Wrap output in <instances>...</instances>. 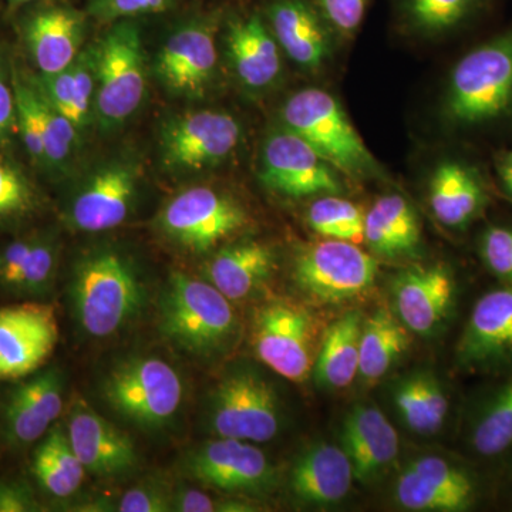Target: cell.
I'll list each match as a JSON object with an SVG mask.
<instances>
[{
    "label": "cell",
    "mask_w": 512,
    "mask_h": 512,
    "mask_svg": "<svg viewBox=\"0 0 512 512\" xmlns=\"http://www.w3.org/2000/svg\"><path fill=\"white\" fill-rule=\"evenodd\" d=\"M254 349L258 359L279 376L303 382L315 363L311 316L291 303L262 306L255 316Z\"/></svg>",
    "instance_id": "4fadbf2b"
},
{
    "label": "cell",
    "mask_w": 512,
    "mask_h": 512,
    "mask_svg": "<svg viewBox=\"0 0 512 512\" xmlns=\"http://www.w3.org/2000/svg\"><path fill=\"white\" fill-rule=\"evenodd\" d=\"M430 204L441 224L466 227L483 210V184L471 168L447 161L436 168L431 178Z\"/></svg>",
    "instance_id": "d4e9b609"
},
{
    "label": "cell",
    "mask_w": 512,
    "mask_h": 512,
    "mask_svg": "<svg viewBox=\"0 0 512 512\" xmlns=\"http://www.w3.org/2000/svg\"><path fill=\"white\" fill-rule=\"evenodd\" d=\"M355 473L348 454L335 444L320 443L296 460L291 471V490L303 503H339L352 488Z\"/></svg>",
    "instance_id": "7402d4cb"
},
{
    "label": "cell",
    "mask_w": 512,
    "mask_h": 512,
    "mask_svg": "<svg viewBox=\"0 0 512 512\" xmlns=\"http://www.w3.org/2000/svg\"><path fill=\"white\" fill-rule=\"evenodd\" d=\"M60 244L53 232H36L18 275L10 284L8 295L42 301L56 282L59 271Z\"/></svg>",
    "instance_id": "1f68e13d"
},
{
    "label": "cell",
    "mask_w": 512,
    "mask_h": 512,
    "mask_svg": "<svg viewBox=\"0 0 512 512\" xmlns=\"http://www.w3.org/2000/svg\"><path fill=\"white\" fill-rule=\"evenodd\" d=\"M259 178L268 190L292 198L342 190L335 167L289 130L266 141Z\"/></svg>",
    "instance_id": "9a60e30c"
},
{
    "label": "cell",
    "mask_w": 512,
    "mask_h": 512,
    "mask_svg": "<svg viewBox=\"0 0 512 512\" xmlns=\"http://www.w3.org/2000/svg\"><path fill=\"white\" fill-rule=\"evenodd\" d=\"M409 348V338L399 320L386 309H379L363 320L360 338L359 373L366 382L382 379Z\"/></svg>",
    "instance_id": "4dcf8cb0"
},
{
    "label": "cell",
    "mask_w": 512,
    "mask_h": 512,
    "mask_svg": "<svg viewBox=\"0 0 512 512\" xmlns=\"http://www.w3.org/2000/svg\"><path fill=\"white\" fill-rule=\"evenodd\" d=\"M96 86V69H94V53H83L73 63V104L72 123L80 130L89 116L90 103Z\"/></svg>",
    "instance_id": "7bdbcfd3"
},
{
    "label": "cell",
    "mask_w": 512,
    "mask_h": 512,
    "mask_svg": "<svg viewBox=\"0 0 512 512\" xmlns=\"http://www.w3.org/2000/svg\"><path fill=\"white\" fill-rule=\"evenodd\" d=\"M447 116L458 126H481L512 109V28L471 50L451 73Z\"/></svg>",
    "instance_id": "277c9868"
},
{
    "label": "cell",
    "mask_w": 512,
    "mask_h": 512,
    "mask_svg": "<svg viewBox=\"0 0 512 512\" xmlns=\"http://www.w3.org/2000/svg\"><path fill=\"white\" fill-rule=\"evenodd\" d=\"M241 138L238 121L222 111H191L168 121L161 134V156L174 171H200L220 164Z\"/></svg>",
    "instance_id": "7c38bea8"
},
{
    "label": "cell",
    "mask_w": 512,
    "mask_h": 512,
    "mask_svg": "<svg viewBox=\"0 0 512 512\" xmlns=\"http://www.w3.org/2000/svg\"><path fill=\"white\" fill-rule=\"evenodd\" d=\"M399 447L396 430L377 407L359 404L343 421L342 448L360 483L382 476L399 454Z\"/></svg>",
    "instance_id": "44dd1931"
},
{
    "label": "cell",
    "mask_w": 512,
    "mask_h": 512,
    "mask_svg": "<svg viewBox=\"0 0 512 512\" xmlns=\"http://www.w3.org/2000/svg\"><path fill=\"white\" fill-rule=\"evenodd\" d=\"M60 329L56 308L28 299L0 308V382L26 379L55 352Z\"/></svg>",
    "instance_id": "8fae6325"
},
{
    "label": "cell",
    "mask_w": 512,
    "mask_h": 512,
    "mask_svg": "<svg viewBox=\"0 0 512 512\" xmlns=\"http://www.w3.org/2000/svg\"><path fill=\"white\" fill-rule=\"evenodd\" d=\"M227 501H217L200 490L188 484H177L173 488L171 510L173 512H228Z\"/></svg>",
    "instance_id": "f6af8a7d"
},
{
    "label": "cell",
    "mask_w": 512,
    "mask_h": 512,
    "mask_svg": "<svg viewBox=\"0 0 512 512\" xmlns=\"http://www.w3.org/2000/svg\"><path fill=\"white\" fill-rule=\"evenodd\" d=\"M480 251L487 268L512 285V228H488L481 238Z\"/></svg>",
    "instance_id": "b9f144b4"
},
{
    "label": "cell",
    "mask_w": 512,
    "mask_h": 512,
    "mask_svg": "<svg viewBox=\"0 0 512 512\" xmlns=\"http://www.w3.org/2000/svg\"><path fill=\"white\" fill-rule=\"evenodd\" d=\"M276 40L293 62L316 69L328 56V39L315 12L302 0H282L271 10Z\"/></svg>",
    "instance_id": "f1b7e54d"
},
{
    "label": "cell",
    "mask_w": 512,
    "mask_h": 512,
    "mask_svg": "<svg viewBox=\"0 0 512 512\" xmlns=\"http://www.w3.org/2000/svg\"><path fill=\"white\" fill-rule=\"evenodd\" d=\"M480 0H407L410 16L419 28L443 32L466 20Z\"/></svg>",
    "instance_id": "74e56055"
},
{
    "label": "cell",
    "mask_w": 512,
    "mask_h": 512,
    "mask_svg": "<svg viewBox=\"0 0 512 512\" xmlns=\"http://www.w3.org/2000/svg\"><path fill=\"white\" fill-rule=\"evenodd\" d=\"M286 127L309 144L328 163L349 174L375 167L362 137L339 101L320 89L293 94L284 107Z\"/></svg>",
    "instance_id": "8992f818"
},
{
    "label": "cell",
    "mask_w": 512,
    "mask_h": 512,
    "mask_svg": "<svg viewBox=\"0 0 512 512\" xmlns=\"http://www.w3.org/2000/svg\"><path fill=\"white\" fill-rule=\"evenodd\" d=\"M32 471L36 483L50 497L66 500L82 488L87 473L63 424L56 423L37 444Z\"/></svg>",
    "instance_id": "f546056e"
},
{
    "label": "cell",
    "mask_w": 512,
    "mask_h": 512,
    "mask_svg": "<svg viewBox=\"0 0 512 512\" xmlns=\"http://www.w3.org/2000/svg\"><path fill=\"white\" fill-rule=\"evenodd\" d=\"M471 444L484 457L498 456L512 446V380L485 403L474 423Z\"/></svg>",
    "instance_id": "d6a6232c"
},
{
    "label": "cell",
    "mask_w": 512,
    "mask_h": 512,
    "mask_svg": "<svg viewBox=\"0 0 512 512\" xmlns=\"http://www.w3.org/2000/svg\"><path fill=\"white\" fill-rule=\"evenodd\" d=\"M498 174H500L505 191L512 195V150L501 158L500 164H498Z\"/></svg>",
    "instance_id": "f907efd6"
},
{
    "label": "cell",
    "mask_w": 512,
    "mask_h": 512,
    "mask_svg": "<svg viewBox=\"0 0 512 512\" xmlns=\"http://www.w3.org/2000/svg\"><path fill=\"white\" fill-rule=\"evenodd\" d=\"M157 328L173 348L208 362L232 348L238 319L231 301L205 279L175 271L158 296Z\"/></svg>",
    "instance_id": "7a4b0ae2"
},
{
    "label": "cell",
    "mask_w": 512,
    "mask_h": 512,
    "mask_svg": "<svg viewBox=\"0 0 512 512\" xmlns=\"http://www.w3.org/2000/svg\"><path fill=\"white\" fill-rule=\"evenodd\" d=\"M275 255L268 245L248 241L220 249L204 266L202 279L229 301H244L271 278Z\"/></svg>",
    "instance_id": "603a6c76"
},
{
    "label": "cell",
    "mask_w": 512,
    "mask_h": 512,
    "mask_svg": "<svg viewBox=\"0 0 512 512\" xmlns=\"http://www.w3.org/2000/svg\"><path fill=\"white\" fill-rule=\"evenodd\" d=\"M111 412L146 433L170 429L185 402V380L173 363L150 353L117 360L100 380Z\"/></svg>",
    "instance_id": "3957f363"
},
{
    "label": "cell",
    "mask_w": 512,
    "mask_h": 512,
    "mask_svg": "<svg viewBox=\"0 0 512 512\" xmlns=\"http://www.w3.org/2000/svg\"><path fill=\"white\" fill-rule=\"evenodd\" d=\"M457 360L470 370L512 366V285L485 293L474 306L457 345Z\"/></svg>",
    "instance_id": "ac0fdd59"
},
{
    "label": "cell",
    "mask_w": 512,
    "mask_h": 512,
    "mask_svg": "<svg viewBox=\"0 0 512 512\" xmlns=\"http://www.w3.org/2000/svg\"><path fill=\"white\" fill-rule=\"evenodd\" d=\"M35 103L42 131L45 164L57 170L72 156L77 128L47 101L39 89H35Z\"/></svg>",
    "instance_id": "e575fe53"
},
{
    "label": "cell",
    "mask_w": 512,
    "mask_h": 512,
    "mask_svg": "<svg viewBox=\"0 0 512 512\" xmlns=\"http://www.w3.org/2000/svg\"><path fill=\"white\" fill-rule=\"evenodd\" d=\"M18 128L15 92L0 73V141L6 140Z\"/></svg>",
    "instance_id": "681fc988"
},
{
    "label": "cell",
    "mask_w": 512,
    "mask_h": 512,
    "mask_svg": "<svg viewBox=\"0 0 512 512\" xmlns=\"http://www.w3.org/2000/svg\"><path fill=\"white\" fill-rule=\"evenodd\" d=\"M377 262L356 244L328 239L305 249L293 266V279L315 301L339 303L365 293L375 282Z\"/></svg>",
    "instance_id": "30bf717a"
},
{
    "label": "cell",
    "mask_w": 512,
    "mask_h": 512,
    "mask_svg": "<svg viewBox=\"0 0 512 512\" xmlns=\"http://www.w3.org/2000/svg\"><path fill=\"white\" fill-rule=\"evenodd\" d=\"M45 510L32 487L22 480L0 478V512H40Z\"/></svg>",
    "instance_id": "ee69618b"
},
{
    "label": "cell",
    "mask_w": 512,
    "mask_h": 512,
    "mask_svg": "<svg viewBox=\"0 0 512 512\" xmlns=\"http://www.w3.org/2000/svg\"><path fill=\"white\" fill-rule=\"evenodd\" d=\"M454 292V278L446 266H420L397 276L393 285L394 308L407 328L417 335L429 336L450 313Z\"/></svg>",
    "instance_id": "d6986e66"
},
{
    "label": "cell",
    "mask_w": 512,
    "mask_h": 512,
    "mask_svg": "<svg viewBox=\"0 0 512 512\" xmlns=\"http://www.w3.org/2000/svg\"><path fill=\"white\" fill-rule=\"evenodd\" d=\"M369 0H319L326 18L340 30L352 33L359 28Z\"/></svg>",
    "instance_id": "bcb514c9"
},
{
    "label": "cell",
    "mask_w": 512,
    "mask_h": 512,
    "mask_svg": "<svg viewBox=\"0 0 512 512\" xmlns=\"http://www.w3.org/2000/svg\"><path fill=\"white\" fill-rule=\"evenodd\" d=\"M36 207V192L25 175L0 160V222L23 220Z\"/></svg>",
    "instance_id": "f35d334b"
},
{
    "label": "cell",
    "mask_w": 512,
    "mask_h": 512,
    "mask_svg": "<svg viewBox=\"0 0 512 512\" xmlns=\"http://www.w3.org/2000/svg\"><path fill=\"white\" fill-rule=\"evenodd\" d=\"M424 376L413 375L397 384L394 389V404L410 430L419 434H433L427 407Z\"/></svg>",
    "instance_id": "ab89813d"
},
{
    "label": "cell",
    "mask_w": 512,
    "mask_h": 512,
    "mask_svg": "<svg viewBox=\"0 0 512 512\" xmlns=\"http://www.w3.org/2000/svg\"><path fill=\"white\" fill-rule=\"evenodd\" d=\"M13 2L25 3V2H30V0H13Z\"/></svg>",
    "instance_id": "816d5d0a"
},
{
    "label": "cell",
    "mask_w": 512,
    "mask_h": 512,
    "mask_svg": "<svg viewBox=\"0 0 512 512\" xmlns=\"http://www.w3.org/2000/svg\"><path fill=\"white\" fill-rule=\"evenodd\" d=\"M137 192L138 173L133 165H106L73 195L66 220L77 231L90 234L110 231L130 217Z\"/></svg>",
    "instance_id": "e0dca14e"
},
{
    "label": "cell",
    "mask_w": 512,
    "mask_h": 512,
    "mask_svg": "<svg viewBox=\"0 0 512 512\" xmlns=\"http://www.w3.org/2000/svg\"><path fill=\"white\" fill-rule=\"evenodd\" d=\"M83 20L67 9H49L30 20L28 43L33 59L45 76L69 69L77 59Z\"/></svg>",
    "instance_id": "cb8c5ba5"
},
{
    "label": "cell",
    "mask_w": 512,
    "mask_h": 512,
    "mask_svg": "<svg viewBox=\"0 0 512 512\" xmlns=\"http://www.w3.org/2000/svg\"><path fill=\"white\" fill-rule=\"evenodd\" d=\"M416 212L400 195H386L365 218V241L376 254L394 258L410 255L420 244Z\"/></svg>",
    "instance_id": "83f0119b"
},
{
    "label": "cell",
    "mask_w": 512,
    "mask_h": 512,
    "mask_svg": "<svg viewBox=\"0 0 512 512\" xmlns=\"http://www.w3.org/2000/svg\"><path fill=\"white\" fill-rule=\"evenodd\" d=\"M247 221L244 208L228 195L208 187H192L164 205L157 225L175 247L204 254L237 234Z\"/></svg>",
    "instance_id": "ba28073f"
},
{
    "label": "cell",
    "mask_w": 512,
    "mask_h": 512,
    "mask_svg": "<svg viewBox=\"0 0 512 512\" xmlns=\"http://www.w3.org/2000/svg\"><path fill=\"white\" fill-rule=\"evenodd\" d=\"M397 503L410 511L460 512L470 510L463 501L424 480L410 468L400 476L394 490Z\"/></svg>",
    "instance_id": "d590c367"
},
{
    "label": "cell",
    "mask_w": 512,
    "mask_h": 512,
    "mask_svg": "<svg viewBox=\"0 0 512 512\" xmlns=\"http://www.w3.org/2000/svg\"><path fill=\"white\" fill-rule=\"evenodd\" d=\"M229 59L245 86L262 89L281 69L278 45L258 18L238 20L228 35Z\"/></svg>",
    "instance_id": "484cf974"
},
{
    "label": "cell",
    "mask_w": 512,
    "mask_h": 512,
    "mask_svg": "<svg viewBox=\"0 0 512 512\" xmlns=\"http://www.w3.org/2000/svg\"><path fill=\"white\" fill-rule=\"evenodd\" d=\"M64 429L90 476L117 480L136 470L138 454L133 440L82 397L73 400Z\"/></svg>",
    "instance_id": "2e32d148"
},
{
    "label": "cell",
    "mask_w": 512,
    "mask_h": 512,
    "mask_svg": "<svg viewBox=\"0 0 512 512\" xmlns=\"http://www.w3.org/2000/svg\"><path fill=\"white\" fill-rule=\"evenodd\" d=\"M362 328L360 312L350 311L326 329L312 369L319 386L342 389L355 380L359 373Z\"/></svg>",
    "instance_id": "4316f807"
},
{
    "label": "cell",
    "mask_w": 512,
    "mask_h": 512,
    "mask_svg": "<svg viewBox=\"0 0 512 512\" xmlns=\"http://www.w3.org/2000/svg\"><path fill=\"white\" fill-rule=\"evenodd\" d=\"M66 379L57 366L37 370L16 384L6 397L0 427L9 447L26 448L39 443L62 416Z\"/></svg>",
    "instance_id": "5bb4252c"
},
{
    "label": "cell",
    "mask_w": 512,
    "mask_h": 512,
    "mask_svg": "<svg viewBox=\"0 0 512 512\" xmlns=\"http://www.w3.org/2000/svg\"><path fill=\"white\" fill-rule=\"evenodd\" d=\"M96 111L100 126L114 128L133 116L146 90L144 50L133 23H119L94 52Z\"/></svg>",
    "instance_id": "52a82bcc"
},
{
    "label": "cell",
    "mask_w": 512,
    "mask_h": 512,
    "mask_svg": "<svg viewBox=\"0 0 512 512\" xmlns=\"http://www.w3.org/2000/svg\"><path fill=\"white\" fill-rule=\"evenodd\" d=\"M167 0H100L97 12L104 18L141 15L164 9Z\"/></svg>",
    "instance_id": "7dc6e473"
},
{
    "label": "cell",
    "mask_w": 512,
    "mask_h": 512,
    "mask_svg": "<svg viewBox=\"0 0 512 512\" xmlns=\"http://www.w3.org/2000/svg\"><path fill=\"white\" fill-rule=\"evenodd\" d=\"M424 390H426L427 407H429V419L431 431L436 433L443 426L448 413V400L439 380L433 376H424Z\"/></svg>",
    "instance_id": "c3c4849f"
},
{
    "label": "cell",
    "mask_w": 512,
    "mask_h": 512,
    "mask_svg": "<svg viewBox=\"0 0 512 512\" xmlns=\"http://www.w3.org/2000/svg\"><path fill=\"white\" fill-rule=\"evenodd\" d=\"M66 298L77 328L90 339H110L130 328L150 301L137 262L116 248H96L74 261Z\"/></svg>",
    "instance_id": "6da1fadb"
},
{
    "label": "cell",
    "mask_w": 512,
    "mask_h": 512,
    "mask_svg": "<svg viewBox=\"0 0 512 512\" xmlns=\"http://www.w3.org/2000/svg\"><path fill=\"white\" fill-rule=\"evenodd\" d=\"M204 420L212 436L266 443L281 430V399L261 372L251 366H235L208 393Z\"/></svg>",
    "instance_id": "5b68a950"
},
{
    "label": "cell",
    "mask_w": 512,
    "mask_h": 512,
    "mask_svg": "<svg viewBox=\"0 0 512 512\" xmlns=\"http://www.w3.org/2000/svg\"><path fill=\"white\" fill-rule=\"evenodd\" d=\"M365 218L357 205L338 197L313 202L308 214L309 225L316 234L353 244L365 239Z\"/></svg>",
    "instance_id": "836d02e7"
},
{
    "label": "cell",
    "mask_w": 512,
    "mask_h": 512,
    "mask_svg": "<svg viewBox=\"0 0 512 512\" xmlns=\"http://www.w3.org/2000/svg\"><path fill=\"white\" fill-rule=\"evenodd\" d=\"M174 485L165 483L161 478H150L134 485L121 494L113 511L117 512H173Z\"/></svg>",
    "instance_id": "60d3db41"
},
{
    "label": "cell",
    "mask_w": 512,
    "mask_h": 512,
    "mask_svg": "<svg viewBox=\"0 0 512 512\" xmlns=\"http://www.w3.org/2000/svg\"><path fill=\"white\" fill-rule=\"evenodd\" d=\"M180 470L192 483L231 494L265 493L276 477L271 461L255 443L222 437L185 451Z\"/></svg>",
    "instance_id": "9c48e42d"
},
{
    "label": "cell",
    "mask_w": 512,
    "mask_h": 512,
    "mask_svg": "<svg viewBox=\"0 0 512 512\" xmlns=\"http://www.w3.org/2000/svg\"><path fill=\"white\" fill-rule=\"evenodd\" d=\"M217 64L212 30L204 25L178 29L161 47L157 73L161 82L175 93H201L210 82Z\"/></svg>",
    "instance_id": "ffe728a7"
},
{
    "label": "cell",
    "mask_w": 512,
    "mask_h": 512,
    "mask_svg": "<svg viewBox=\"0 0 512 512\" xmlns=\"http://www.w3.org/2000/svg\"><path fill=\"white\" fill-rule=\"evenodd\" d=\"M410 470L419 474L424 480L454 495L458 500L463 501L468 508L473 507L476 501V485L466 471L461 470L453 464L448 463L444 458L429 456L417 458L410 464Z\"/></svg>",
    "instance_id": "8d00e7d4"
}]
</instances>
